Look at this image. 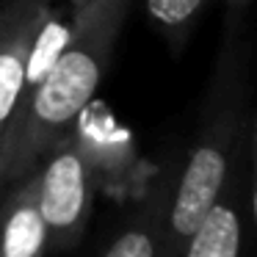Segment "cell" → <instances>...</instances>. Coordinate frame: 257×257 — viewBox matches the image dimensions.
<instances>
[{
	"label": "cell",
	"instance_id": "9",
	"mask_svg": "<svg viewBox=\"0 0 257 257\" xmlns=\"http://www.w3.org/2000/svg\"><path fill=\"white\" fill-rule=\"evenodd\" d=\"M144 6L152 25L166 39L180 42L207 6V0H144Z\"/></svg>",
	"mask_w": 257,
	"mask_h": 257
},
{
	"label": "cell",
	"instance_id": "6",
	"mask_svg": "<svg viewBox=\"0 0 257 257\" xmlns=\"http://www.w3.org/2000/svg\"><path fill=\"white\" fill-rule=\"evenodd\" d=\"M251 141H254V124L246 133L238 163L224 191L188 235L180 257H240L243 221L246 213H251Z\"/></svg>",
	"mask_w": 257,
	"mask_h": 257
},
{
	"label": "cell",
	"instance_id": "8",
	"mask_svg": "<svg viewBox=\"0 0 257 257\" xmlns=\"http://www.w3.org/2000/svg\"><path fill=\"white\" fill-rule=\"evenodd\" d=\"M174 169H158L150 188L139 202L130 218L122 224L113 240L108 243L102 257H161L163 240V216L169 205V188H172Z\"/></svg>",
	"mask_w": 257,
	"mask_h": 257
},
{
	"label": "cell",
	"instance_id": "11",
	"mask_svg": "<svg viewBox=\"0 0 257 257\" xmlns=\"http://www.w3.org/2000/svg\"><path fill=\"white\" fill-rule=\"evenodd\" d=\"M67 3H69V12H72V14H78L80 9H86V6H89L91 0H67Z\"/></svg>",
	"mask_w": 257,
	"mask_h": 257
},
{
	"label": "cell",
	"instance_id": "1",
	"mask_svg": "<svg viewBox=\"0 0 257 257\" xmlns=\"http://www.w3.org/2000/svg\"><path fill=\"white\" fill-rule=\"evenodd\" d=\"M130 6L133 0H91L72 14L47 67L23 89L20 108L0 144V191L34 172L47 147L94 100Z\"/></svg>",
	"mask_w": 257,
	"mask_h": 257
},
{
	"label": "cell",
	"instance_id": "10",
	"mask_svg": "<svg viewBox=\"0 0 257 257\" xmlns=\"http://www.w3.org/2000/svg\"><path fill=\"white\" fill-rule=\"evenodd\" d=\"M251 0H227V6H229V12H243L246 6H249Z\"/></svg>",
	"mask_w": 257,
	"mask_h": 257
},
{
	"label": "cell",
	"instance_id": "4",
	"mask_svg": "<svg viewBox=\"0 0 257 257\" xmlns=\"http://www.w3.org/2000/svg\"><path fill=\"white\" fill-rule=\"evenodd\" d=\"M69 133L97 191L116 202L144 196L158 169L139 155L130 130L122 127L105 105L91 100L72 119Z\"/></svg>",
	"mask_w": 257,
	"mask_h": 257
},
{
	"label": "cell",
	"instance_id": "5",
	"mask_svg": "<svg viewBox=\"0 0 257 257\" xmlns=\"http://www.w3.org/2000/svg\"><path fill=\"white\" fill-rule=\"evenodd\" d=\"M56 0H0V144L20 108L25 75Z\"/></svg>",
	"mask_w": 257,
	"mask_h": 257
},
{
	"label": "cell",
	"instance_id": "3",
	"mask_svg": "<svg viewBox=\"0 0 257 257\" xmlns=\"http://www.w3.org/2000/svg\"><path fill=\"white\" fill-rule=\"evenodd\" d=\"M34 180L36 205L45 221L50 249L67 251L78 246L89 227L97 188L69 127L39 158V163L34 166Z\"/></svg>",
	"mask_w": 257,
	"mask_h": 257
},
{
	"label": "cell",
	"instance_id": "7",
	"mask_svg": "<svg viewBox=\"0 0 257 257\" xmlns=\"http://www.w3.org/2000/svg\"><path fill=\"white\" fill-rule=\"evenodd\" d=\"M47 229L36 205L34 172L0 191V257H45Z\"/></svg>",
	"mask_w": 257,
	"mask_h": 257
},
{
	"label": "cell",
	"instance_id": "2",
	"mask_svg": "<svg viewBox=\"0 0 257 257\" xmlns=\"http://www.w3.org/2000/svg\"><path fill=\"white\" fill-rule=\"evenodd\" d=\"M251 124V113L243 102V69L238 50L224 47L191 150L183 166L174 169L163 216L161 257L183 254L188 235L227 185Z\"/></svg>",
	"mask_w": 257,
	"mask_h": 257
}]
</instances>
